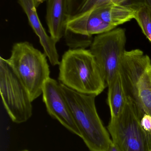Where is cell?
<instances>
[{
	"mask_svg": "<svg viewBox=\"0 0 151 151\" xmlns=\"http://www.w3.org/2000/svg\"><path fill=\"white\" fill-rule=\"evenodd\" d=\"M108 101L111 119L118 117L125 108L128 97L124 88L120 70L108 85Z\"/></svg>",
	"mask_w": 151,
	"mask_h": 151,
	"instance_id": "obj_14",
	"label": "cell"
},
{
	"mask_svg": "<svg viewBox=\"0 0 151 151\" xmlns=\"http://www.w3.org/2000/svg\"><path fill=\"white\" fill-rule=\"evenodd\" d=\"M47 1V0H35L36 7L37 8V7H39L41 4Z\"/></svg>",
	"mask_w": 151,
	"mask_h": 151,
	"instance_id": "obj_18",
	"label": "cell"
},
{
	"mask_svg": "<svg viewBox=\"0 0 151 151\" xmlns=\"http://www.w3.org/2000/svg\"><path fill=\"white\" fill-rule=\"evenodd\" d=\"M8 63L28 91L32 101L42 94L50 71L44 53L28 42L14 43Z\"/></svg>",
	"mask_w": 151,
	"mask_h": 151,
	"instance_id": "obj_3",
	"label": "cell"
},
{
	"mask_svg": "<svg viewBox=\"0 0 151 151\" xmlns=\"http://www.w3.org/2000/svg\"><path fill=\"white\" fill-rule=\"evenodd\" d=\"M43 99L48 114L73 134L81 137L70 106L60 83L50 77L43 85Z\"/></svg>",
	"mask_w": 151,
	"mask_h": 151,
	"instance_id": "obj_8",
	"label": "cell"
},
{
	"mask_svg": "<svg viewBox=\"0 0 151 151\" xmlns=\"http://www.w3.org/2000/svg\"><path fill=\"white\" fill-rule=\"evenodd\" d=\"M60 86L70 106L74 120L85 145L90 151H107L112 143L97 111L96 96L83 94Z\"/></svg>",
	"mask_w": 151,
	"mask_h": 151,
	"instance_id": "obj_2",
	"label": "cell"
},
{
	"mask_svg": "<svg viewBox=\"0 0 151 151\" xmlns=\"http://www.w3.org/2000/svg\"><path fill=\"white\" fill-rule=\"evenodd\" d=\"M110 4H122L138 9L145 2L144 0H67L68 19Z\"/></svg>",
	"mask_w": 151,
	"mask_h": 151,
	"instance_id": "obj_12",
	"label": "cell"
},
{
	"mask_svg": "<svg viewBox=\"0 0 151 151\" xmlns=\"http://www.w3.org/2000/svg\"><path fill=\"white\" fill-rule=\"evenodd\" d=\"M137 10L122 4H110L93 10L105 22L117 27L134 19Z\"/></svg>",
	"mask_w": 151,
	"mask_h": 151,
	"instance_id": "obj_13",
	"label": "cell"
},
{
	"mask_svg": "<svg viewBox=\"0 0 151 151\" xmlns=\"http://www.w3.org/2000/svg\"><path fill=\"white\" fill-rule=\"evenodd\" d=\"M21 151H30L29 150H22Z\"/></svg>",
	"mask_w": 151,
	"mask_h": 151,
	"instance_id": "obj_20",
	"label": "cell"
},
{
	"mask_svg": "<svg viewBox=\"0 0 151 151\" xmlns=\"http://www.w3.org/2000/svg\"><path fill=\"white\" fill-rule=\"evenodd\" d=\"M28 19V23L37 35L44 54L51 65H59L60 62L56 49L57 42L48 35L43 26L36 11L35 0H17Z\"/></svg>",
	"mask_w": 151,
	"mask_h": 151,
	"instance_id": "obj_9",
	"label": "cell"
},
{
	"mask_svg": "<svg viewBox=\"0 0 151 151\" xmlns=\"http://www.w3.org/2000/svg\"><path fill=\"white\" fill-rule=\"evenodd\" d=\"M107 151H120L118 149V147L113 144V143H112L110 145Z\"/></svg>",
	"mask_w": 151,
	"mask_h": 151,
	"instance_id": "obj_17",
	"label": "cell"
},
{
	"mask_svg": "<svg viewBox=\"0 0 151 151\" xmlns=\"http://www.w3.org/2000/svg\"><path fill=\"white\" fill-rule=\"evenodd\" d=\"M115 28L105 22L94 10L68 19L66 23V29L89 36L104 33Z\"/></svg>",
	"mask_w": 151,
	"mask_h": 151,
	"instance_id": "obj_10",
	"label": "cell"
},
{
	"mask_svg": "<svg viewBox=\"0 0 151 151\" xmlns=\"http://www.w3.org/2000/svg\"><path fill=\"white\" fill-rule=\"evenodd\" d=\"M0 92L2 101L12 122L20 124L33 115V105L25 87L7 59L0 58Z\"/></svg>",
	"mask_w": 151,
	"mask_h": 151,
	"instance_id": "obj_5",
	"label": "cell"
},
{
	"mask_svg": "<svg viewBox=\"0 0 151 151\" xmlns=\"http://www.w3.org/2000/svg\"><path fill=\"white\" fill-rule=\"evenodd\" d=\"M126 30L114 28L98 35L93 39L90 50L100 67L107 86L120 70L126 53Z\"/></svg>",
	"mask_w": 151,
	"mask_h": 151,
	"instance_id": "obj_6",
	"label": "cell"
},
{
	"mask_svg": "<svg viewBox=\"0 0 151 151\" xmlns=\"http://www.w3.org/2000/svg\"><path fill=\"white\" fill-rule=\"evenodd\" d=\"M145 4L149 6L151 10V0H144Z\"/></svg>",
	"mask_w": 151,
	"mask_h": 151,
	"instance_id": "obj_19",
	"label": "cell"
},
{
	"mask_svg": "<svg viewBox=\"0 0 151 151\" xmlns=\"http://www.w3.org/2000/svg\"><path fill=\"white\" fill-rule=\"evenodd\" d=\"M66 45L71 49H86L90 47L93 39L92 36H87L73 32L66 29L64 36Z\"/></svg>",
	"mask_w": 151,
	"mask_h": 151,
	"instance_id": "obj_16",
	"label": "cell"
},
{
	"mask_svg": "<svg viewBox=\"0 0 151 151\" xmlns=\"http://www.w3.org/2000/svg\"><path fill=\"white\" fill-rule=\"evenodd\" d=\"M67 19V0H47L46 22L50 36L57 42L64 35Z\"/></svg>",
	"mask_w": 151,
	"mask_h": 151,
	"instance_id": "obj_11",
	"label": "cell"
},
{
	"mask_svg": "<svg viewBox=\"0 0 151 151\" xmlns=\"http://www.w3.org/2000/svg\"><path fill=\"white\" fill-rule=\"evenodd\" d=\"M127 97L125 108L118 117L111 119L107 127L113 142L120 151H150L134 104Z\"/></svg>",
	"mask_w": 151,
	"mask_h": 151,
	"instance_id": "obj_7",
	"label": "cell"
},
{
	"mask_svg": "<svg viewBox=\"0 0 151 151\" xmlns=\"http://www.w3.org/2000/svg\"><path fill=\"white\" fill-rule=\"evenodd\" d=\"M134 19L151 42V10L149 6L145 4L141 6L136 12Z\"/></svg>",
	"mask_w": 151,
	"mask_h": 151,
	"instance_id": "obj_15",
	"label": "cell"
},
{
	"mask_svg": "<svg viewBox=\"0 0 151 151\" xmlns=\"http://www.w3.org/2000/svg\"><path fill=\"white\" fill-rule=\"evenodd\" d=\"M120 72L127 96L138 111L151 116V60L140 49L126 51Z\"/></svg>",
	"mask_w": 151,
	"mask_h": 151,
	"instance_id": "obj_4",
	"label": "cell"
},
{
	"mask_svg": "<svg viewBox=\"0 0 151 151\" xmlns=\"http://www.w3.org/2000/svg\"><path fill=\"white\" fill-rule=\"evenodd\" d=\"M58 79L69 88L96 96L107 86L95 56L86 49H70L65 52L59 65Z\"/></svg>",
	"mask_w": 151,
	"mask_h": 151,
	"instance_id": "obj_1",
	"label": "cell"
}]
</instances>
